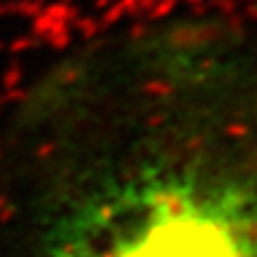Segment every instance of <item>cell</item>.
Segmentation results:
<instances>
[{"label":"cell","instance_id":"1","mask_svg":"<svg viewBox=\"0 0 257 257\" xmlns=\"http://www.w3.org/2000/svg\"><path fill=\"white\" fill-rule=\"evenodd\" d=\"M9 257H257V30L167 18L52 62L11 131Z\"/></svg>","mask_w":257,"mask_h":257}]
</instances>
